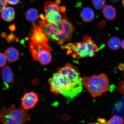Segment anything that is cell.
<instances>
[{
  "label": "cell",
  "mask_w": 124,
  "mask_h": 124,
  "mask_svg": "<svg viewBox=\"0 0 124 124\" xmlns=\"http://www.w3.org/2000/svg\"><path fill=\"white\" fill-rule=\"evenodd\" d=\"M64 15H62L56 12L50 11L46 12L44 15L46 20L49 23L58 24L61 21Z\"/></svg>",
  "instance_id": "cell-11"
},
{
  "label": "cell",
  "mask_w": 124,
  "mask_h": 124,
  "mask_svg": "<svg viewBox=\"0 0 124 124\" xmlns=\"http://www.w3.org/2000/svg\"><path fill=\"white\" fill-rule=\"evenodd\" d=\"M7 62L5 55L1 53H0V67H2L5 65Z\"/></svg>",
  "instance_id": "cell-22"
},
{
  "label": "cell",
  "mask_w": 124,
  "mask_h": 124,
  "mask_svg": "<svg viewBox=\"0 0 124 124\" xmlns=\"http://www.w3.org/2000/svg\"><path fill=\"white\" fill-rule=\"evenodd\" d=\"M104 16L108 20H113L116 16V9L112 6L105 5L102 10Z\"/></svg>",
  "instance_id": "cell-13"
},
{
  "label": "cell",
  "mask_w": 124,
  "mask_h": 124,
  "mask_svg": "<svg viewBox=\"0 0 124 124\" xmlns=\"http://www.w3.org/2000/svg\"><path fill=\"white\" fill-rule=\"evenodd\" d=\"M30 50L35 61H38L43 65L49 64L52 60V48L48 43H35L30 42Z\"/></svg>",
  "instance_id": "cell-6"
},
{
  "label": "cell",
  "mask_w": 124,
  "mask_h": 124,
  "mask_svg": "<svg viewBox=\"0 0 124 124\" xmlns=\"http://www.w3.org/2000/svg\"><path fill=\"white\" fill-rule=\"evenodd\" d=\"M7 1L9 4L15 5L19 3L20 0H7Z\"/></svg>",
  "instance_id": "cell-24"
},
{
  "label": "cell",
  "mask_w": 124,
  "mask_h": 124,
  "mask_svg": "<svg viewBox=\"0 0 124 124\" xmlns=\"http://www.w3.org/2000/svg\"><path fill=\"white\" fill-rule=\"evenodd\" d=\"M80 17L85 22H89L94 19L95 14L93 11L89 7H85L80 12Z\"/></svg>",
  "instance_id": "cell-15"
},
{
  "label": "cell",
  "mask_w": 124,
  "mask_h": 124,
  "mask_svg": "<svg viewBox=\"0 0 124 124\" xmlns=\"http://www.w3.org/2000/svg\"><path fill=\"white\" fill-rule=\"evenodd\" d=\"M31 120V115L27 110L14 104L0 110V122L2 124H24Z\"/></svg>",
  "instance_id": "cell-5"
},
{
  "label": "cell",
  "mask_w": 124,
  "mask_h": 124,
  "mask_svg": "<svg viewBox=\"0 0 124 124\" xmlns=\"http://www.w3.org/2000/svg\"><path fill=\"white\" fill-rule=\"evenodd\" d=\"M97 121L98 122H100V124H105L106 121L105 119L101 118H99L98 119Z\"/></svg>",
  "instance_id": "cell-25"
},
{
  "label": "cell",
  "mask_w": 124,
  "mask_h": 124,
  "mask_svg": "<svg viewBox=\"0 0 124 124\" xmlns=\"http://www.w3.org/2000/svg\"><path fill=\"white\" fill-rule=\"evenodd\" d=\"M5 38L8 43L12 42L15 41H18V38H17L15 34L13 33L10 34L8 35H6Z\"/></svg>",
  "instance_id": "cell-20"
},
{
  "label": "cell",
  "mask_w": 124,
  "mask_h": 124,
  "mask_svg": "<svg viewBox=\"0 0 124 124\" xmlns=\"http://www.w3.org/2000/svg\"><path fill=\"white\" fill-rule=\"evenodd\" d=\"M122 42L120 39L116 37L111 38L108 42V46L113 50L118 49L121 46Z\"/></svg>",
  "instance_id": "cell-17"
},
{
  "label": "cell",
  "mask_w": 124,
  "mask_h": 124,
  "mask_svg": "<svg viewBox=\"0 0 124 124\" xmlns=\"http://www.w3.org/2000/svg\"><path fill=\"white\" fill-rule=\"evenodd\" d=\"M124 121L123 118L119 116L115 115L112 116L105 124H123Z\"/></svg>",
  "instance_id": "cell-18"
},
{
  "label": "cell",
  "mask_w": 124,
  "mask_h": 124,
  "mask_svg": "<svg viewBox=\"0 0 124 124\" xmlns=\"http://www.w3.org/2000/svg\"><path fill=\"white\" fill-rule=\"evenodd\" d=\"M51 92L72 99L83 91V78L77 67L68 63L58 68L48 81Z\"/></svg>",
  "instance_id": "cell-1"
},
{
  "label": "cell",
  "mask_w": 124,
  "mask_h": 124,
  "mask_svg": "<svg viewBox=\"0 0 124 124\" xmlns=\"http://www.w3.org/2000/svg\"><path fill=\"white\" fill-rule=\"evenodd\" d=\"M39 97L35 91L25 93L21 99V108L26 110L35 108L38 103Z\"/></svg>",
  "instance_id": "cell-7"
},
{
  "label": "cell",
  "mask_w": 124,
  "mask_h": 124,
  "mask_svg": "<svg viewBox=\"0 0 124 124\" xmlns=\"http://www.w3.org/2000/svg\"><path fill=\"white\" fill-rule=\"evenodd\" d=\"M7 0H0V13L7 6Z\"/></svg>",
  "instance_id": "cell-23"
},
{
  "label": "cell",
  "mask_w": 124,
  "mask_h": 124,
  "mask_svg": "<svg viewBox=\"0 0 124 124\" xmlns=\"http://www.w3.org/2000/svg\"><path fill=\"white\" fill-rule=\"evenodd\" d=\"M82 78L83 86L93 98L100 96L109 90V80L105 74L85 76Z\"/></svg>",
  "instance_id": "cell-4"
},
{
  "label": "cell",
  "mask_w": 124,
  "mask_h": 124,
  "mask_svg": "<svg viewBox=\"0 0 124 124\" xmlns=\"http://www.w3.org/2000/svg\"><path fill=\"white\" fill-rule=\"evenodd\" d=\"M117 89L119 92L124 95V80L121 81L118 84Z\"/></svg>",
  "instance_id": "cell-21"
},
{
  "label": "cell",
  "mask_w": 124,
  "mask_h": 124,
  "mask_svg": "<svg viewBox=\"0 0 124 124\" xmlns=\"http://www.w3.org/2000/svg\"><path fill=\"white\" fill-rule=\"evenodd\" d=\"M5 54L8 61L11 62L16 61L19 57V53L18 50L13 47L8 48L6 50Z\"/></svg>",
  "instance_id": "cell-14"
},
{
  "label": "cell",
  "mask_w": 124,
  "mask_h": 124,
  "mask_svg": "<svg viewBox=\"0 0 124 124\" xmlns=\"http://www.w3.org/2000/svg\"><path fill=\"white\" fill-rule=\"evenodd\" d=\"M25 17L28 21L31 22H35L39 17L38 10L33 8L29 9L26 12Z\"/></svg>",
  "instance_id": "cell-16"
},
{
  "label": "cell",
  "mask_w": 124,
  "mask_h": 124,
  "mask_svg": "<svg viewBox=\"0 0 124 124\" xmlns=\"http://www.w3.org/2000/svg\"><path fill=\"white\" fill-rule=\"evenodd\" d=\"M1 16L3 19L7 22H10L14 19L15 12L14 8L6 7L1 12Z\"/></svg>",
  "instance_id": "cell-12"
},
{
  "label": "cell",
  "mask_w": 124,
  "mask_h": 124,
  "mask_svg": "<svg viewBox=\"0 0 124 124\" xmlns=\"http://www.w3.org/2000/svg\"><path fill=\"white\" fill-rule=\"evenodd\" d=\"M121 46L122 48L124 49V39L122 42Z\"/></svg>",
  "instance_id": "cell-29"
},
{
  "label": "cell",
  "mask_w": 124,
  "mask_h": 124,
  "mask_svg": "<svg viewBox=\"0 0 124 124\" xmlns=\"http://www.w3.org/2000/svg\"><path fill=\"white\" fill-rule=\"evenodd\" d=\"M39 17V25L48 40L61 45L71 39L75 28L66 15L58 24L49 23L44 15H40Z\"/></svg>",
  "instance_id": "cell-2"
},
{
  "label": "cell",
  "mask_w": 124,
  "mask_h": 124,
  "mask_svg": "<svg viewBox=\"0 0 124 124\" xmlns=\"http://www.w3.org/2000/svg\"><path fill=\"white\" fill-rule=\"evenodd\" d=\"M6 33H5V32H2V33L1 34V36L3 37V38H5V37L6 36Z\"/></svg>",
  "instance_id": "cell-28"
},
{
  "label": "cell",
  "mask_w": 124,
  "mask_h": 124,
  "mask_svg": "<svg viewBox=\"0 0 124 124\" xmlns=\"http://www.w3.org/2000/svg\"><path fill=\"white\" fill-rule=\"evenodd\" d=\"M122 76H123L124 77V72H122Z\"/></svg>",
  "instance_id": "cell-32"
},
{
  "label": "cell",
  "mask_w": 124,
  "mask_h": 124,
  "mask_svg": "<svg viewBox=\"0 0 124 124\" xmlns=\"http://www.w3.org/2000/svg\"><path fill=\"white\" fill-rule=\"evenodd\" d=\"M87 124H97L96 123H93V122H91V123H88Z\"/></svg>",
  "instance_id": "cell-31"
},
{
  "label": "cell",
  "mask_w": 124,
  "mask_h": 124,
  "mask_svg": "<svg viewBox=\"0 0 124 124\" xmlns=\"http://www.w3.org/2000/svg\"><path fill=\"white\" fill-rule=\"evenodd\" d=\"M62 49L67 51V55L77 60L95 56L99 48L89 36L83 38V41L76 43H70L62 46Z\"/></svg>",
  "instance_id": "cell-3"
},
{
  "label": "cell",
  "mask_w": 124,
  "mask_h": 124,
  "mask_svg": "<svg viewBox=\"0 0 124 124\" xmlns=\"http://www.w3.org/2000/svg\"><path fill=\"white\" fill-rule=\"evenodd\" d=\"M119 69L121 70H124V64L123 63H120L118 66Z\"/></svg>",
  "instance_id": "cell-27"
},
{
  "label": "cell",
  "mask_w": 124,
  "mask_h": 124,
  "mask_svg": "<svg viewBox=\"0 0 124 124\" xmlns=\"http://www.w3.org/2000/svg\"><path fill=\"white\" fill-rule=\"evenodd\" d=\"M122 4L123 7L124 8V0H122Z\"/></svg>",
  "instance_id": "cell-30"
},
{
  "label": "cell",
  "mask_w": 124,
  "mask_h": 124,
  "mask_svg": "<svg viewBox=\"0 0 124 124\" xmlns=\"http://www.w3.org/2000/svg\"><path fill=\"white\" fill-rule=\"evenodd\" d=\"M2 76L4 83L5 88L9 87L8 85L13 83L14 74L10 67L7 65L3 68L2 70Z\"/></svg>",
  "instance_id": "cell-10"
},
{
  "label": "cell",
  "mask_w": 124,
  "mask_h": 124,
  "mask_svg": "<svg viewBox=\"0 0 124 124\" xmlns=\"http://www.w3.org/2000/svg\"><path fill=\"white\" fill-rule=\"evenodd\" d=\"M92 4L97 10L103 8L105 5L106 0H92Z\"/></svg>",
  "instance_id": "cell-19"
},
{
  "label": "cell",
  "mask_w": 124,
  "mask_h": 124,
  "mask_svg": "<svg viewBox=\"0 0 124 124\" xmlns=\"http://www.w3.org/2000/svg\"><path fill=\"white\" fill-rule=\"evenodd\" d=\"M32 31L30 42L35 43H48V39L39 25L32 23Z\"/></svg>",
  "instance_id": "cell-8"
},
{
  "label": "cell",
  "mask_w": 124,
  "mask_h": 124,
  "mask_svg": "<svg viewBox=\"0 0 124 124\" xmlns=\"http://www.w3.org/2000/svg\"><path fill=\"white\" fill-rule=\"evenodd\" d=\"M66 10L65 7L60 6L55 2L47 1L45 3L44 5L45 13L50 11L56 12L62 15L65 14Z\"/></svg>",
  "instance_id": "cell-9"
},
{
  "label": "cell",
  "mask_w": 124,
  "mask_h": 124,
  "mask_svg": "<svg viewBox=\"0 0 124 124\" xmlns=\"http://www.w3.org/2000/svg\"><path fill=\"white\" fill-rule=\"evenodd\" d=\"M16 29V27L14 24H13L12 25L10 26L9 27V29L12 31H15Z\"/></svg>",
  "instance_id": "cell-26"
}]
</instances>
